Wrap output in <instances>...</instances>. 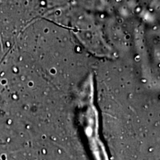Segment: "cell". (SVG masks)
Listing matches in <instances>:
<instances>
[]
</instances>
